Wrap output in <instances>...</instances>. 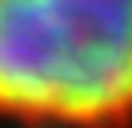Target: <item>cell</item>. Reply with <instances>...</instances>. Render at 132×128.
I'll return each mask as SVG.
<instances>
[{"mask_svg":"<svg viewBox=\"0 0 132 128\" xmlns=\"http://www.w3.org/2000/svg\"><path fill=\"white\" fill-rule=\"evenodd\" d=\"M132 112V0H0V116L100 128Z\"/></svg>","mask_w":132,"mask_h":128,"instance_id":"6da1fadb","label":"cell"}]
</instances>
